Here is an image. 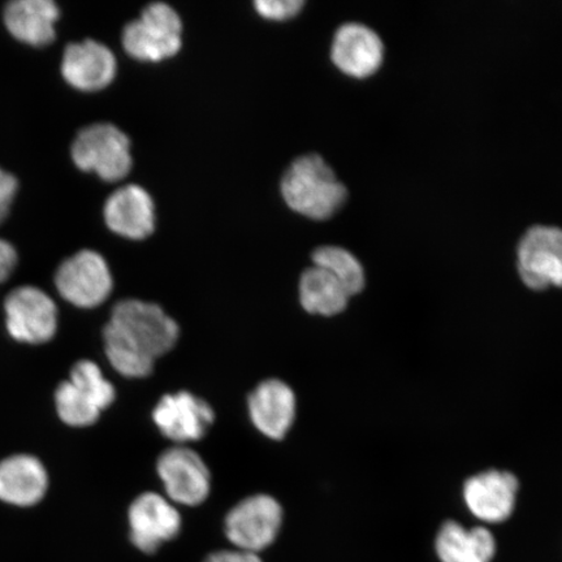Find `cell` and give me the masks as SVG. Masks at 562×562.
I'll return each instance as SVG.
<instances>
[{
	"mask_svg": "<svg viewBox=\"0 0 562 562\" xmlns=\"http://www.w3.org/2000/svg\"><path fill=\"white\" fill-rule=\"evenodd\" d=\"M280 191L288 207L314 221L329 220L348 199L347 187L318 154L294 159L281 178Z\"/></svg>",
	"mask_w": 562,
	"mask_h": 562,
	"instance_id": "6da1fadb",
	"label": "cell"
},
{
	"mask_svg": "<svg viewBox=\"0 0 562 562\" xmlns=\"http://www.w3.org/2000/svg\"><path fill=\"white\" fill-rule=\"evenodd\" d=\"M123 47L133 59L158 63L172 58L182 46V21L165 2L147 4L140 16L126 24Z\"/></svg>",
	"mask_w": 562,
	"mask_h": 562,
	"instance_id": "7a4b0ae2",
	"label": "cell"
},
{
	"mask_svg": "<svg viewBox=\"0 0 562 562\" xmlns=\"http://www.w3.org/2000/svg\"><path fill=\"white\" fill-rule=\"evenodd\" d=\"M109 323L153 360L167 355L179 340L178 323L168 316L164 308L151 302H117L112 308Z\"/></svg>",
	"mask_w": 562,
	"mask_h": 562,
	"instance_id": "3957f363",
	"label": "cell"
},
{
	"mask_svg": "<svg viewBox=\"0 0 562 562\" xmlns=\"http://www.w3.org/2000/svg\"><path fill=\"white\" fill-rule=\"evenodd\" d=\"M72 158L82 171L95 172L104 181L123 180L132 170L131 140L110 123H97L79 132Z\"/></svg>",
	"mask_w": 562,
	"mask_h": 562,
	"instance_id": "277c9868",
	"label": "cell"
},
{
	"mask_svg": "<svg viewBox=\"0 0 562 562\" xmlns=\"http://www.w3.org/2000/svg\"><path fill=\"white\" fill-rule=\"evenodd\" d=\"M283 525V509L270 495L244 498L232 508L224 522V531L237 550L257 553L269 548Z\"/></svg>",
	"mask_w": 562,
	"mask_h": 562,
	"instance_id": "5b68a950",
	"label": "cell"
},
{
	"mask_svg": "<svg viewBox=\"0 0 562 562\" xmlns=\"http://www.w3.org/2000/svg\"><path fill=\"white\" fill-rule=\"evenodd\" d=\"M55 285L60 296L77 307L93 308L109 299L114 280L105 259L94 250H80L59 266Z\"/></svg>",
	"mask_w": 562,
	"mask_h": 562,
	"instance_id": "8992f818",
	"label": "cell"
},
{
	"mask_svg": "<svg viewBox=\"0 0 562 562\" xmlns=\"http://www.w3.org/2000/svg\"><path fill=\"white\" fill-rule=\"evenodd\" d=\"M517 269L530 290L562 288V229L542 224L527 229L517 246Z\"/></svg>",
	"mask_w": 562,
	"mask_h": 562,
	"instance_id": "52a82bcc",
	"label": "cell"
},
{
	"mask_svg": "<svg viewBox=\"0 0 562 562\" xmlns=\"http://www.w3.org/2000/svg\"><path fill=\"white\" fill-rule=\"evenodd\" d=\"M4 312L7 329L20 342L45 344L58 328V308L40 288L25 285L13 290L4 301Z\"/></svg>",
	"mask_w": 562,
	"mask_h": 562,
	"instance_id": "ba28073f",
	"label": "cell"
},
{
	"mask_svg": "<svg viewBox=\"0 0 562 562\" xmlns=\"http://www.w3.org/2000/svg\"><path fill=\"white\" fill-rule=\"evenodd\" d=\"M157 472L166 494L176 504L196 507L206 501L211 477L206 463L193 449L175 446L159 456Z\"/></svg>",
	"mask_w": 562,
	"mask_h": 562,
	"instance_id": "9c48e42d",
	"label": "cell"
},
{
	"mask_svg": "<svg viewBox=\"0 0 562 562\" xmlns=\"http://www.w3.org/2000/svg\"><path fill=\"white\" fill-rule=\"evenodd\" d=\"M214 419L213 407L187 391L161 397L153 411V420L160 434L179 446L201 440Z\"/></svg>",
	"mask_w": 562,
	"mask_h": 562,
	"instance_id": "30bf717a",
	"label": "cell"
},
{
	"mask_svg": "<svg viewBox=\"0 0 562 562\" xmlns=\"http://www.w3.org/2000/svg\"><path fill=\"white\" fill-rule=\"evenodd\" d=\"M131 540L139 551L154 553L178 537L181 516L166 497L145 492L132 503L128 512Z\"/></svg>",
	"mask_w": 562,
	"mask_h": 562,
	"instance_id": "8fae6325",
	"label": "cell"
},
{
	"mask_svg": "<svg viewBox=\"0 0 562 562\" xmlns=\"http://www.w3.org/2000/svg\"><path fill=\"white\" fill-rule=\"evenodd\" d=\"M384 50L381 35L372 27L350 21L334 35L331 59L342 74L364 79L381 68Z\"/></svg>",
	"mask_w": 562,
	"mask_h": 562,
	"instance_id": "7c38bea8",
	"label": "cell"
},
{
	"mask_svg": "<svg viewBox=\"0 0 562 562\" xmlns=\"http://www.w3.org/2000/svg\"><path fill=\"white\" fill-rule=\"evenodd\" d=\"M518 488L516 475L488 470L469 477L463 486V498L476 518L498 524L507 521L515 510Z\"/></svg>",
	"mask_w": 562,
	"mask_h": 562,
	"instance_id": "4fadbf2b",
	"label": "cell"
},
{
	"mask_svg": "<svg viewBox=\"0 0 562 562\" xmlns=\"http://www.w3.org/2000/svg\"><path fill=\"white\" fill-rule=\"evenodd\" d=\"M252 425L272 440L285 438L296 418V396L291 386L279 379L259 383L248 398Z\"/></svg>",
	"mask_w": 562,
	"mask_h": 562,
	"instance_id": "5bb4252c",
	"label": "cell"
},
{
	"mask_svg": "<svg viewBox=\"0 0 562 562\" xmlns=\"http://www.w3.org/2000/svg\"><path fill=\"white\" fill-rule=\"evenodd\" d=\"M104 221L116 235L144 240L156 229V205L143 187L119 188L104 203Z\"/></svg>",
	"mask_w": 562,
	"mask_h": 562,
	"instance_id": "9a60e30c",
	"label": "cell"
},
{
	"mask_svg": "<svg viewBox=\"0 0 562 562\" xmlns=\"http://www.w3.org/2000/svg\"><path fill=\"white\" fill-rule=\"evenodd\" d=\"M61 74L69 86L83 91L101 90L116 76L114 53L101 42L87 40L66 47Z\"/></svg>",
	"mask_w": 562,
	"mask_h": 562,
	"instance_id": "2e32d148",
	"label": "cell"
},
{
	"mask_svg": "<svg viewBox=\"0 0 562 562\" xmlns=\"http://www.w3.org/2000/svg\"><path fill=\"white\" fill-rule=\"evenodd\" d=\"M48 476L42 462L30 454H18L0 462V501L32 507L44 498Z\"/></svg>",
	"mask_w": 562,
	"mask_h": 562,
	"instance_id": "e0dca14e",
	"label": "cell"
},
{
	"mask_svg": "<svg viewBox=\"0 0 562 562\" xmlns=\"http://www.w3.org/2000/svg\"><path fill=\"white\" fill-rule=\"evenodd\" d=\"M58 19L59 7L53 0H13L4 10V23L11 34L34 46L54 41Z\"/></svg>",
	"mask_w": 562,
	"mask_h": 562,
	"instance_id": "ac0fdd59",
	"label": "cell"
},
{
	"mask_svg": "<svg viewBox=\"0 0 562 562\" xmlns=\"http://www.w3.org/2000/svg\"><path fill=\"white\" fill-rule=\"evenodd\" d=\"M437 552L441 562H491L496 543L484 527L467 530L460 524L447 521L438 533Z\"/></svg>",
	"mask_w": 562,
	"mask_h": 562,
	"instance_id": "d6986e66",
	"label": "cell"
},
{
	"mask_svg": "<svg viewBox=\"0 0 562 562\" xmlns=\"http://www.w3.org/2000/svg\"><path fill=\"white\" fill-rule=\"evenodd\" d=\"M300 302L308 314L334 316L346 311L349 294L331 273L308 267L300 279Z\"/></svg>",
	"mask_w": 562,
	"mask_h": 562,
	"instance_id": "ffe728a7",
	"label": "cell"
},
{
	"mask_svg": "<svg viewBox=\"0 0 562 562\" xmlns=\"http://www.w3.org/2000/svg\"><path fill=\"white\" fill-rule=\"evenodd\" d=\"M104 350L111 367L119 374L125 378L139 379L151 375L154 362L150 356L145 351L133 346L124 335L117 331L110 323L105 325L104 333Z\"/></svg>",
	"mask_w": 562,
	"mask_h": 562,
	"instance_id": "44dd1931",
	"label": "cell"
},
{
	"mask_svg": "<svg viewBox=\"0 0 562 562\" xmlns=\"http://www.w3.org/2000/svg\"><path fill=\"white\" fill-rule=\"evenodd\" d=\"M313 263L331 273L347 291L349 297L361 293L367 283L361 262L358 261L353 252L341 248V246H321L313 252Z\"/></svg>",
	"mask_w": 562,
	"mask_h": 562,
	"instance_id": "7402d4cb",
	"label": "cell"
},
{
	"mask_svg": "<svg viewBox=\"0 0 562 562\" xmlns=\"http://www.w3.org/2000/svg\"><path fill=\"white\" fill-rule=\"evenodd\" d=\"M55 405L59 418L72 427L94 425L101 416V411L69 381L56 389Z\"/></svg>",
	"mask_w": 562,
	"mask_h": 562,
	"instance_id": "603a6c76",
	"label": "cell"
},
{
	"mask_svg": "<svg viewBox=\"0 0 562 562\" xmlns=\"http://www.w3.org/2000/svg\"><path fill=\"white\" fill-rule=\"evenodd\" d=\"M69 382L83 393L101 412L114 404L116 391L97 363L82 360L70 370Z\"/></svg>",
	"mask_w": 562,
	"mask_h": 562,
	"instance_id": "cb8c5ba5",
	"label": "cell"
},
{
	"mask_svg": "<svg viewBox=\"0 0 562 562\" xmlns=\"http://www.w3.org/2000/svg\"><path fill=\"white\" fill-rule=\"evenodd\" d=\"M304 0H257L256 11L262 18L272 21L290 20L304 9Z\"/></svg>",
	"mask_w": 562,
	"mask_h": 562,
	"instance_id": "d4e9b609",
	"label": "cell"
},
{
	"mask_svg": "<svg viewBox=\"0 0 562 562\" xmlns=\"http://www.w3.org/2000/svg\"><path fill=\"white\" fill-rule=\"evenodd\" d=\"M16 191L18 180L15 176L0 168V223L9 215L11 203Z\"/></svg>",
	"mask_w": 562,
	"mask_h": 562,
	"instance_id": "484cf974",
	"label": "cell"
},
{
	"mask_svg": "<svg viewBox=\"0 0 562 562\" xmlns=\"http://www.w3.org/2000/svg\"><path fill=\"white\" fill-rule=\"evenodd\" d=\"M18 265V252L9 243L0 238V283L12 276Z\"/></svg>",
	"mask_w": 562,
	"mask_h": 562,
	"instance_id": "4316f807",
	"label": "cell"
},
{
	"mask_svg": "<svg viewBox=\"0 0 562 562\" xmlns=\"http://www.w3.org/2000/svg\"><path fill=\"white\" fill-rule=\"evenodd\" d=\"M203 562H263L257 553L245 552L240 550L217 551L211 553Z\"/></svg>",
	"mask_w": 562,
	"mask_h": 562,
	"instance_id": "83f0119b",
	"label": "cell"
}]
</instances>
